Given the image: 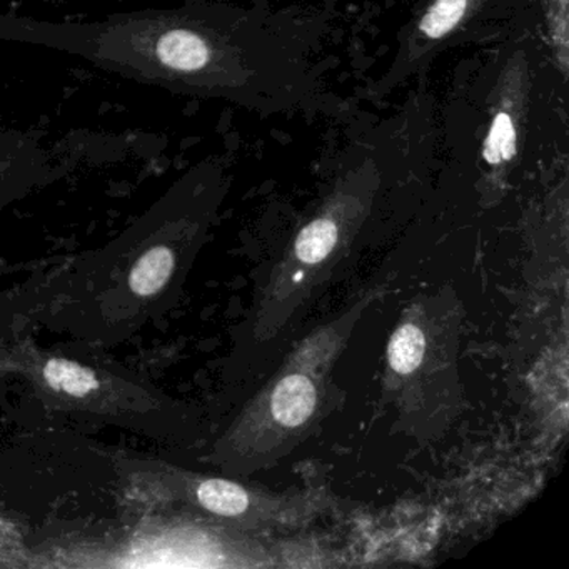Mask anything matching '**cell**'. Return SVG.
I'll list each match as a JSON object with an SVG mask.
<instances>
[{
    "label": "cell",
    "instance_id": "obj_1",
    "mask_svg": "<svg viewBox=\"0 0 569 569\" xmlns=\"http://www.w3.org/2000/svg\"><path fill=\"white\" fill-rule=\"evenodd\" d=\"M316 406V389L311 379L291 375L282 379L272 396V415L281 425L296 428L311 418Z\"/></svg>",
    "mask_w": 569,
    "mask_h": 569
},
{
    "label": "cell",
    "instance_id": "obj_2",
    "mask_svg": "<svg viewBox=\"0 0 569 569\" xmlns=\"http://www.w3.org/2000/svg\"><path fill=\"white\" fill-rule=\"evenodd\" d=\"M158 56L162 64L178 71H198L209 61V49L198 34L191 31L168 32L159 41Z\"/></svg>",
    "mask_w": 569,
    "mask_h": 569
},
{
    "label": "cell",
    "instance_id": "obj_3",
    "mask_svg": "<svg viewBox=\"0 0 569 569\" xmlns=\"http://www.w3.org/2000/svg\"><path fill=\"white\" fill-rule=\"evenodd\" d=\"M172 268H174V258L168 248L151 249L136 262L129 284L136 295H156L171 278Z\"/></svg>",
    "mask_w": 569,
    "mask_h": 569
},
{
    "label": "cell",
    "instance_id": "obj_4",
    "mask_svg": "<svg viewBox=\"0 0 569 569\" xmlns=\"http://www.w3.org/2000/svg\"><path fill=\"white\" fill-rule=\"evenodd\" d=\"M46 381L59 391L72 396H86L98 389L99 382L94 372L84 366L76 365L68 359H51L44 368Z\"/></svg>",
    "mask_w": 569,
    "mask_h": 569
},
{
    "label": "cell",
    "instance_id": "obj_5",
    "mask_svg": "<svg viewBox=\"0 0 569 569\" xmlns=\"http://www.w3.org/2000/svg\"><path fill=\"white\" fill-rule=\"evenodd\" d=\"M425 349V335L416 326H401L389 342V365L399 375H409L421 365Z\"/></svg>",
    "mask_w": 569,
    "mask_h": 569
},
{
    "label": "cell",
    "instance_id": "obj_6",
    "mask_svg": "<svg viewBox=\"0 0 569 569\" xmlns=\"http://www.w3.org/2000/svg\"><path fill=\"white\" fill-rule=\"evenodd\" d=\"M199 502L216 515L238 516L248 509V495L241 486L209 479L198 489Z\"/></svg>",
    "mask_w": 569,
    "mask_h": 569
},
{
    "label": "cell",
    "instance_id": "obj_7",
    "mask_svg": "<svg viewBox=\"0 0 569 569\" xmlns=\"http://www.w3.org/2000/svg\"><path fill=\"white\" fill-rule=\"evenodd\" d=\"M338 242V228L329 219H318L302 229L296 241V254L308 264H316L328 258Z\"/></svg>",
    "mask_w": 569,
    "mask_h": 569
},
{
    "label": "cell",
    "instance_id": "obj_8",
    "mask_svg": "<svg viewBox=\"0 0 569 569\" xmlns=\"http://www.w3.org/2000/svg\"><path fill=\"white\" fill-rule=\"evenodd\" d=\"M468 0H436L422 18L419 29L432 41L448 36L461 22Z\"/></svg>",
    "mask_w": 569,
    "mask_h": 569
},
{
    "label": "cell",
    "instance_id": "obj_9",
    "mask_svg": "<svg viewBox=\"0 0 569 569\" xmlns=\"http://www.w3.org/2000/svg\"><path fill=\"white\" fill-rule=\"evenodd\" d=\"M516 154L515 122L508 112L501 111L492 121L491 131L485 144V159L489 164L496 166L509 161Z\"/></svg>",
    "mask_w": 569,
    "mask_h": 569
}]
</instances>
